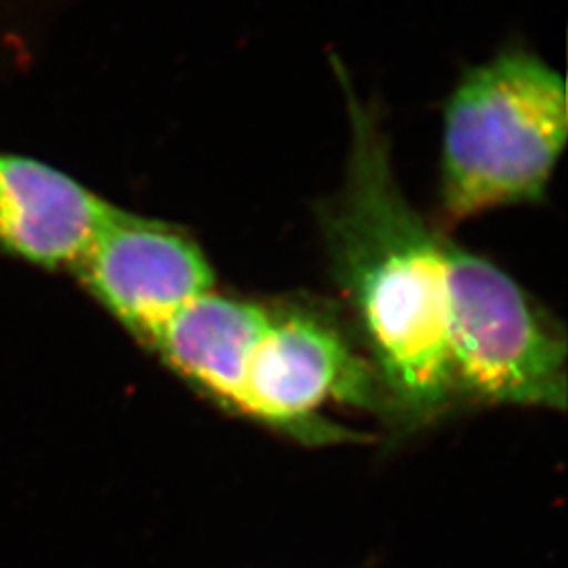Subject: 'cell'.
Here are the masks:
<instances>
[{"instance_id": "52a82bcc", "label": "cell", "mask_w": 568, "mask_h": 568, "mask_svg": "<svg viewBox=\"0 0 568 568\" xmlns=\"http://www.w3.org/2000/svg\"><path fill=\"white\" fill-rule=\"evenodd\" d=\"M267 314V302L211 291L178 312L148 352L199 394L236 413L248 356Z\"/></svg>"}, {"instance_id": "3957f363", "label": "cell", "mask_w": 568, "mask_h": 568, "mask_svg": "<svg viewBox=\"0 0 568 568\" xmlns=\"http://www.w3.org/2000/svg\"><path fill=\"white\" fill-rule=\"evenodd\" d=\"M447 344L457 408H567V333L487 257L445 241Z\"/></svg>"}, {"instance_id": "277c9868", "label": "cell", "mask_w": 568, "mask_h": 568, "mask_svg": "<svg viewBox=\"0 0 568 568\" xmlns=\"http://www.w3.org/2000/svg\"><path fill=\"white\" fill-rule=\"evenodd\" d=\"M326 403L363 408L386 424L379 379L349 331L316 305L270 304L267 323L244 371L236 415L307 447L366 440L326 419Z\"/></svg>"}, {"instance_id": "7a4b0ae2", "label": "cell", "mask_w": 568, "mask_h": 568, "mask_svg": "<svg viewBox=\"0 0 568 568\" xmlns=\"http://www.w3.org/2000/svg\"><path fill=\"white\" fill-rule=\"evenodd\" d=\"M567 135L565 77L525 42L467 65L443 108V230L493 209L541 203Z\"/></svg>"}, {"instance_id": "8992f818", "label": "cell", "mask_w": 568, "mask_h": 568, "mask_svg": "<svg viewBox=\"0 0 568 568\" xmlns=\"http://www.w3.org/2000/svg\"><path fill=\"white\" fill-rule=\"evenodd\" d=\"M116 211L58 166L0 150V257L70 274Z\"/></svg>"}, {"instance_id": "5b68a950", "label": "cell", "mask_w": 568, "mask_h": 568, "mask_svg": "<svg viewBox=\"0 0 568 568\" xmlns=\"http://www.w3.org/2000/svg\"><path fill=\"white\" fill-rule=\"evenodd\" d=\"M70 274L145 349L178 312L215 286L203 246L183 227L121 206Z\"/></svg>"}, {"instance_id": "6da1fadb", "label": "cell", "mask_w": 568, "mask_h": 568, "mask_svg": "<svg viewBox=\"0 0 568 568\" xmlns=\"http://www.w3.org/2000/svg\"><path fill=\"white\" fill-rule=\"evenodd\" d=\"M349 119L345 178L318 211L333 281L386 398L400 440L459 410L447 344L445 241L406 199L392 164L384 112L363 100L331 55Z\"/></svg>"}, {"instance_id": "ba28073f", "label": "cell", "mask_w": 568, "mask_h": 568, "mask_svg": "<svg viewBox=\"0 0 568 568\" xmlns=\"http://www.w3.org/2000/svg\"><path fill=\"white\" fill-rule=\"evenodd\" d=\"M65 0H0V84L26 77L47 55Z\"/></svg>"}]
</instances>
